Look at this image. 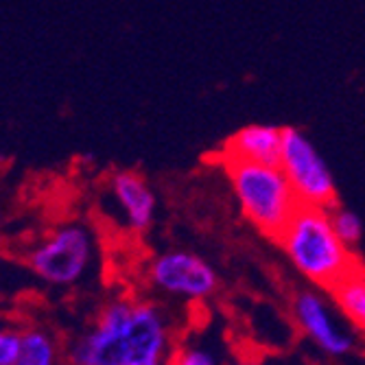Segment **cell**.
<instances>
[{
    "label": "cell",
    "mask_w": 365,
    "mask_h": 365,
    "mask_svg": "<svg viewBox=\"0 0 365 365\" xmlns=\"http://www.w3.org/2000/svg\"><path fill=\"white\" fill-rule=\"evenodd\" d=\"M282 129L284 127L262 123L245 125L223 143L221 160H241L278 167L282 153Z\"/></svg>",
    "instance_id": "obj_9"
},
{
    "label": "cell",
    "mask_w": 365,
    "mask_h": 365,
    "mask_svg": "<svg viewBox=\"0 0 365 365\" xmlns=\"http://www.w3.org/2000/svg\"><path fill=\"white\" fill-rule=\"evenodd\" d=\"M243 365H282V363H272V361H264V359H250Z\"/></svg>",
    "instance_id": "obj_15"
},
{
    "label": "cell",
    "mask_w": 365,
    "mask_h": 365,
    "mask_svg": "<svg viewBox=\"0 0 365 365\" xmlns=\"http://www.w3.org/2000/svg\"><path fill=\"white\" fill-rule=\"evenodd\" d=\"M300 206L330 210L337 202V182L315 143L297 127L282 129L280 164Z\"/></svg>",
    "instance_id": "obj_4"
},
{
    "label": "cell",
    "mask_w": 365,
    "mask_h": 365,
    "mask_svg": "<svg viewBox=\"0 0 365 365\" xmlns=\"http://www.w3.org/2000/svg\"><path fill=\"white\" fill-rule=\"evenodd\" d=\"M20 341H22V335L14 333V330H7V328L0 330V365H16Z\"/></svg>",
    "instance_id": "obj_14"
},
{
    "label": "cell",
    "mask_w": 365,
    "mask_h": 365,
    "mask_svg": "<svg viewBox=\"0 0 365 365\" xmlns=\"http://www.w3.org/2000/svg\"><path fill=\"white\" fill-rule=\"evenodd\" d=\"M55 356L57 348L46 333H42V330L22 333L16 365H55Z\"/></svg>",
    "instance_id": "obj_11"
},
{
    "label": "cell",
    "mask_w": 365,
    "mask_h": 365,
    "mask_svg": "<svg viewBox=\"0 0 365 365\" xmlns=\"http://www.w3.org/2000/svg\"><path fill=\"white\" fill-rule=\"evenodd\" d=\"M169 365H219V361L204 346L184 344V346L173 350V354L169 359Z\"/></svg>",
    "instance_id": "obj_13"
},
{
    "label": "cell",
    "mask_w": 365,
    "mask_h": 365,
    "mask_svg": "<svg viewBox=\"0 0 365 365\" xmlns=\"http://www.w3.org/2000/svg\"><path fill=\"white\" fill-rule=\"evenodd\" d=\"M291 315L300 333L326 356L344 359L354 346V330L346 328L333 302H328L319 289H300L291 300Z\"/></svg>",
    "instance_id": "obj_7"
},
{
    "label": "cell",
    "mask_w": 365,
    "mask_h": 365,
    "mask_svg": "<svg viewBox=\"0 0 365 365\" xmlns=\"http://www.w3.org/2000/svg\"><path fill=\"white\" fill-rule=\"evenodd\" d=\"M223 169L241 215L260 235L276 241L300 208V199L295 197L282 169L241 160H223Z\"/></svg>",
    "instance_id": "obj_3"
},
{
    "label": "cell",
    "mask_w": 365,
    "mask_h": 365,
    "mask_svg": "<svg viewBox=\"0 0 365 365\" xmlns=\"http://www.w3.org/2000/svg\"><path fill=\"white\" fill-rule=\"evenodd\" d=\"M293 269L319 291H330L361 267V256L333 227L330 210L300 206L276 237Z\"/></svg>",
    "instance_id": "obj_2"
},
{
    "label": "cell",
    "mask_w": 365,
    "mask_h": 365,
    "mask_svg": "<svg viewBox=\"0 0 365 365\" xmlns=\"http://www.w3.org/2000/svg\"><path fill=\"white\" fill-rule=\"evenodd\" d=\"M110 192L131 232L145 235L151 230L158 212V197L140 173L116 171L110 178Z\"/></svg>",
    "instance_id": "obj_8"
},
{
    "label": "cell",
    "mask_w": 365,
    "mask_h": 365,
    "mask_svg": "<svg viewBox=\"0 0 365 365\" xmlns=\"http://www.w3.org/2000/svg\"><path fill=\"white\" fill-rule=\"evenodd\" d=\"M94 258V239L90 230L77 223L57 227L29 256L31 269L44 282L71 287L90 269Z\"/></svg>",
    "instance_id": "obj_5"
},
{
    "label": "cell",
    "mask_w": 365,
    "mask_h": 365,
    "mask_svg": "<svg viewBox=\"0 0 365 365\" xmlns=\"http://www.w3.org/2000/svg\"><path fill=\"white\" fill-rule=\"evenodd\" d=\"M330 221H333V227L337 232V237L352 250H356L361 243H363V237H365V225L361 221V217L350 210V208H344V206H335L330 208Z\"/></svg>",
    "instance_id": "obj_12"
},
{
    "label": "cell",
    "mask_w": 365,
    "mask_h": 365,
    "mask_svg": "<svg viewBox=\"0 0 365 365\" xmlns=\"http://www.w3.org/2000/svg\"><path fill=\"white\" fill-rule=\"evenodd\" d=\"M147 278L158 291L186 302L210 300L221 284L215 264L190 250L155 254L147 264Z\"/></svg>",
    "instance_id": "obj_6"
},
{
    "label": "cell",
    "mask_w": 365,
    "mask_h": 365,
    "mask_svg": "<svg viewBox=\"0 0 365 365\" xmlns=\"http://www.w3.org/2000/svg\"><path fill=\"white\" fill-rule=\"evenodd\" d=\"M171 326L149 300L116 297L71 346L73 365H169Z\"/></svg>",
    "instance_id": "obj_1"
},
{
    "label": "cell",
    "mask_w": 365,
    "mask_h": 365,
    "mask_svg": "<svg viewBox=\"0 0 365 365\" xmlns=\"http://www.w3.org/2000/svg\"><path fill=\"white\" fill-rule=\"evenodd\" d=\"M361 267H363V272H365V258H361Z\"/></svg>",
    "instance_id": "obj_16"
},
{
    "label": "cell",
    "mask_w": 365,
    "mask_h": 365,
    "mask_svg": "<svg viewBox=\"0 0 365 365\" xmlns=\"http://www.w3.org/2000/svg\"><path fill=\"white\" fill-rule=\"evenodd\" d=\"M330 302L335 304L341 319L350 324L356 335L365 337V272L359 267L337 287L328 291Z\"/></svg>",
    "instance_id": "obj_10"
}]
</instances>
